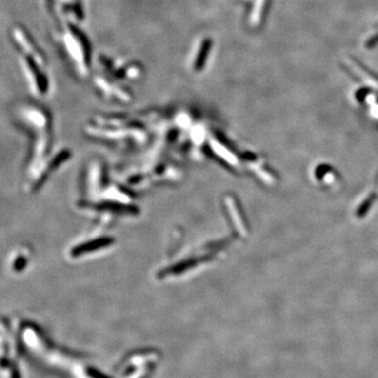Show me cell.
I'll use <instances>...</instances> for the list:
<instances>
[{
  "label": "cell",
  "instance_id": "6da1fadb",
  "mask_svg": "<svg viewBox=\"0 0 378 378\" xmlns=\"http://www.w3.org/2000/svg\"><path fill=\"white\" fill-rule=\"evenodd\" d=\"M13 37L15 39L16 43L18 42L19 46L21 47L22 50H24V52L26 51V56L31 57L32 59L34 58V60L38 63L43 62V59H41L42 57H41V55L37 52L35 44L32 43L30 37L26 35V33L23 30L19 29V27H16L13 32Z\"/></svg>",
  "mask_w": 378,
  "mask_h": 378
},
{
  "label": "cell",
  "instance_id": "3957f363",
  "mask_svg": "<svg viewBox=\"0 0 378 378\" xmlns=\"http://www.w3.org/2000/svg\"><path fill=\"white\" fill-rule=\"evenodd\" d=\"M26 264H27V259L24 256H22V254H20V256L14 259L12 268L15 272H20L24 269V267L26 266Z\"/></svg>",
  "mask_w": 378,
  "mask_h": 378
},
{
  "label": "cell",
  "instance_id": "7a4b0ae2",
  "mask_svg": "<svg viewBox=\"0 0 378 378\" xmlns=\"http://www.w3.org/2000/svg\"><path fill=\"white\" fill-rule=\"evenodd\" d=\"M24 60H25V64H26V70L31 75L33 83L35 84V87L38 92H42V94H43V92L45 91L46 86H47L46 80L43 77V74H41L39 72V70L36 66L37 62L36 61H34V59H32L29 56H25Z\"/></svg>",
  "mask_w": 378,
  "mask_h": 378
}]
</instances>
